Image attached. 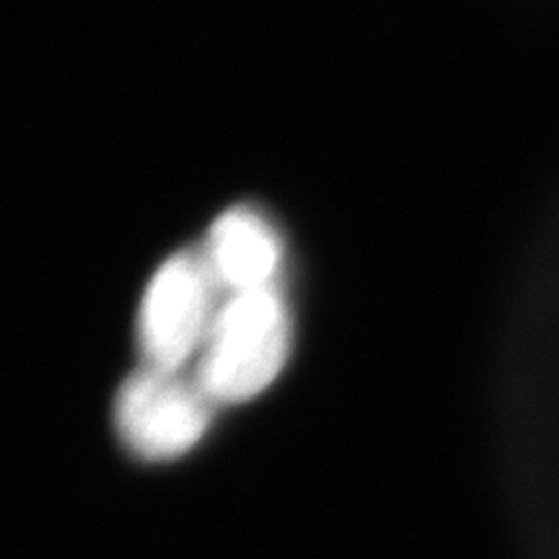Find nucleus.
<instances>
[{
	"label": "nucleus",
	"mask_w": 559,
	"mask_h": 559,
	"mask_svg": "<svg viewBox=\"0 0 559 559\" xmlns=\"http://www.w3.org/2000/svg\"><path fill=\"white\" fill-rule=\"evenodd\" d=\"M202 260L221 290L241 296L275 288L283 247L275 228L260 213L236 207L213 223Z\"/></svg>",
	"instance_id": "nucleus-4"
},
{
	"label": "nucleus",
	"mask_w": 559,
	"mask_h": 559,
	"mask_svg": "<svg viewBox=\"0 0 559 559\" xmlns=\"http://www.w3.org/2000/svg\"><path fill=\"white\" fill-rule=\"evenodd\" d=\"M218 285L198 251H179L160 264L148 283L138 317L143 366L185 370L200 358L213 326Z\"/></svg>",
	"instance_id": "nucleus-2"
},
{
	"label": "nucleus",
	"mask_w": 559,
	"mask_h": 559,
	"mask_svg": "<svg viewBox=\"0 0 559 559\" xmlns=\"http://www.w3.org/2000/svg\"><path fill=\"white\" fill-rule=\"evenodd\" d=\"M290 355V317L277 288L228 296L215 313L194 379L215 404L262 394Z\"/></svg>",
	"instance_id": "nucleus-1"
},
{
	"label": "nucleus",
	"mask_w": 559,
	"mask_h": 559,
	"mask_svg": "<svg viewBox=\"0 0 559 559\" xmlns=\"http://www.w3.org/2000/svg\"><path fill=\"white\" fill-rule=\"evenodd\" d=\"M215 402L185 370L143 366L122 383L115 402L117 432L145 461H169L190 453L213 419Z\"/></svg>",
	"instance_id": "nucleus-3"
}]
</instances>
